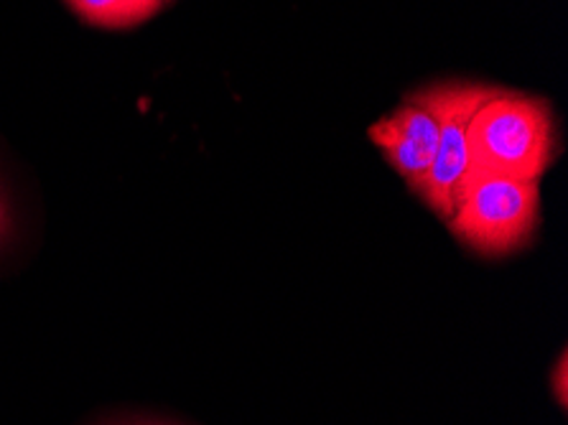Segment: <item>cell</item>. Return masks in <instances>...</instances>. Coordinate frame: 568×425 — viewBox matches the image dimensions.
Here are the masks:
<instances>
[{
    "mask_svg": "<svg viewBox=\"0 0 568 425\" xmlns=\"http://www.w3.org/2000/svg\"><path fill=\"white\" fill-rule=\"evenodd\" d=\"M556 395L561 405H566V354H561V360H558V370H556Z\"/></svg>",
    "mask_w": 568,
    "mask_h": 425,
    "instance_id": "cell-6",
    "label": "cell"
},
{
    "mask_svg": "<svg viewBox=\"0 0 568 425\" xmlns=\"http://www.w3.org/2000/svg\"><path fill=\"white\" fill-rule=\"evenodd\" d=\"M8 234V210L3 204V199H0V240H3Z\"/></svg>",
    "mask_w": 568,
    "mask_h": 425,
    "instance_id": "cell-7",
    "label": "cell"
},
{
    "mask_svg": "<svg viewBox=\"0 0 568 425\" xmlns=\"http://www.w3.org/2000/svg\"><path fill=\"white\" fill-rule=\"evenodd\" d=\"M500 87L477 82H442L426 90L413 92L424 105L434 112L438 123V145L434 166L428 171L418 196L432 210L449 222L459 199V189L467 173V130L469 120Z\"/></svg>",
    "mask_w": 568,
    "mask_h": 425,
    "instance_id": "cell-3",
    "label": "cell"
},
{
    "mask_svg": "<svg viewBox=\"0 0 568 425\" xmlns=\"http://www.w3.org/2000/svg\"><path fill=\"white\" fill-rule=\"evenodd\" d=\"M367 135L385 153L387 163L418 194V189L424 186L428 171L434 166L438 145V123L434 112L416 94H408L400 108H395L390 115L369 125Z\"/></svg>",
    "mask_w": 568,
    "mask_h": 425,
    "instance_id": "cell-4",
    "label": "cell"
},
{
    "mask_svg": "<svg viewBox=\"0 0 568 425\" xmlns=\"http://www.w3.org/2000/svg\"><path fill=\"white\" fill-rule=\"evenodd\" d=\"M538 181L487 176L467 181L456 199L449 230L479 255L500 257L523 247L538 227Z\"/></svg>",
    "mask_w": 568,
    "mask_h": 425,
    "instance_id": "cell-2",
    "label": "cell"
},
{
    "mask_svg": "<svg viewBox=\"0 0 568 425\" xmlns=\"http://www.w3.org/2000/svg\"><path fill=\"white\" fill-rule=\"evenodd\" d=\"M82 21L98 29H131L159 13L161 0H67Z\"/></svg>",
    "mask_w": 568,
    "mask_h": 425,
    "instance_id": "cell-5",
    "label": "cell"
},
{
    "mask_svg": "<svg viewBox=\"0 0 568 425\" xmlns=\"http://www.w3.org/2000/svg\"><path fill=\"white\" fill-rule=\"evenodd\" d=\"M554 155L556 128L548 102L536 94L497 90L469 120L462 186L487 176L538 181Z\"/></svg>",
    "mask_w": 568,
    "mask_h": 425,
    "instance_id": "cell-1",
    "label": "cell"
},
{
    "mask_svg": "<svg viewBox=\"0 0 568 425\" xmlns=\"http://www.w3.org/2000/svg\"><path fill=\"white\" fill-rule=\"evenodd\" d=\"M161 3H166V0H161Z\"/></svg>",
    "mask_w": 568,
    "mask_h": 425,
    "instance_id": "cell-8",
    "label": "cell"
}]
</instances>
